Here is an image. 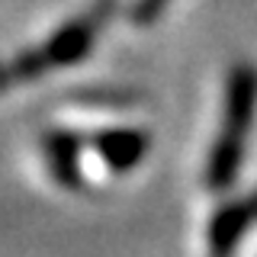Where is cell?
<instances>
[{
    "label": "cell",
    "instance_id": "6da1fadb",
    "mask_svg": "<svg viewBox=\"0 0 257 257\" xmlns=\"http://www.w3.org/2000/svg\"><path fill=\"white\" fill-rule=\"evenodd\" d=\"M257 116V71L251 64H235L225 77V103L219 135L209 151L206 164V187L212 193L231 190L238 180L241 161H244V142Z\"/></svg>",
    "mask_w": 257,
    "mask_h": 257
},
{
    "label": "cell",
    "instance_id": "7a4b0ae2",
    "mask_svg": "<svg viewBox=\"0 0 257 257\" xmlns=\"http://www.w3.org/2000/svg\"><path fill=\"white\" fill-rule=\"evenodd\" d=\"M116 4H119V0H96L90 10H84L80 16L68 20L55 36H48L42 45L20 52L10 61V68H7V71H10V80H13V84H23V80L42 77L45 71L71 68V64L84 61L87 55H90V48L96 42V36H100V29L106 26L109 16L116 13Z\"/></svg>",
    "mask_w": 257,
    "mask_h": 257
},
{
    "label": "cell",
    "instance_id": "5b68a950",
    "mask_svg": "<svg viewBox=\"0 0 257 257\" xmlns=\"http://www.w3.org/2000/svg\"><path fill=\"white\" fill-rule=\"evenodd\" d=\"M80 148H84V139L71 128H52L42 135L48 174L64 190H80V183H84L80 180Z\"/></svg>",
    "mask_w": 257,
    "mask_h": 257
},
{
    "label": "cell",
    "instance_id": "3957f363",
    "mask_svg": "<svg viewBox=\"0 0 257 257\" xmlns=\"http://www.w3.org/2000/svg\"><path fill=\"white\" fill-rule=\"evenodd\" d=\"M257 225V193H247L241 199H231L215 209V215L209 219V257H235L244 231Z\"/></svg>",
    "mask_w": 257,
    "mask_h": 257
},
{
    "label": "cell",
    "instance_id": "277c9868",
    "mask_svg": "<svg viewBox=\"0 0 257 257\" xmlns=\"http://www.w3.org/2000/svg\"><path fill=\"white\" fill-rule=\"evenodd\" d=\"M90 145L112 174H128L145 161L151 135L142 128H100Z\"/></svg>",
    "mask_w": 257,
    "mask_h": 257
},
{
    "label": "cell",
    "instance_id": "8992f818",
    "mask_svg": "<svg viewBox=\"0 0 257 257\" xmlns=\"http://www.w3.org/2000/svg\"><path fill=\"white\" fill-rule=\"evenodd\" d=\"M167 4H171V0H135V4L128 7V20H132L135 26H151L155 20H161V13L167 10Z\"/></svg>",
    "mask_w": 257,
    "mask_h": 257
}]
</instances>
